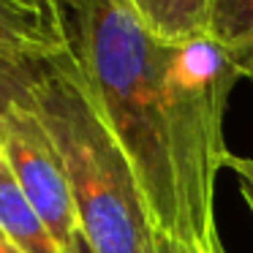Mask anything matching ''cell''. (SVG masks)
<instances>
[{
	"mask_svg": "<svg viewBox=\"0 0 253 253\" xmlns=\"http://www.w3.org/2000/svg\"><path fill=\"white\" fill-rule=\"evenodd\" d=\"M68 46L133 166L158 231L191 251L220 242L215 182L226 169V106L242 79L212 39L161 41L126 0H74Z\"/></svg>",
	"mask_w": 253,
	"mask_h": 253,
	"instance_id": "cell-1",
	"label": "cell"
},
{
	"mask_svg": "<svg viewBox=\"0 0 253 253\" xmlns=\"http://www.w3.org/2000/svg\"><path fill=\"white\" fill-rule=\"evenodd\" d=\"M33 106L52 133L93 253H150L153 218L126 150L68 52L52 57Z\"/></svg>",
	"mask_w": 253,
	"mask_h": 253,
	"instance_id": "cell-2",
	"label": "cell"
},
{
	"mask_svg": "<svg viewBox=\"0 0 253 253\" xmlns=\"http://www.w3.org/2000/svg\"><path fill=\"white\" fill-rule=\"evenodd\" d=\"M0 155L57 245L66 253H93L82 231L63 155L33 104L17 106L6 117L0 131Z\"/></svg>",
	"mask_w": 253,
	"mask_h": 253,
	"instance_id": "cell-3",
	"label": "cell"
},
{
	"mask_svg": "<svg viewBox=\"0 0 253 253\" xmlns=\"http://www.w3.org/2000/svg\"><path fill=\"white\" fill-rule=\"evenodd\" d=\"M0 52L30 57L68 52L66 11L36 0H0Z\"/></svg>",
	"mask_w": 253,
	"mask_h": 253,
	"instance_id": "cell-4",
	"label": "cell"
},
{
	"mask_svg": "<svg viewBox=\"0 0 253 253\" xmlns=\"http://www.w3.org/2000/svg\"><path fill=\"white\" fill-rule=\"evenodd\" d=\"M0 234L19 253H66L0 155Z\"/></svg>",
	"mask_w": 253,
	"mask_h": 253,
	"instance_id": "cell-5",
	"label": "cell"
},
{
	"mask_svg": "<svg viewBox=\"0 0 253 253\" xmlns=\"http://www.w3.org/2000/svg\"><path fill=\"white\" fill-rule=\"evenodd\" d=\"M136 19L161 41H191L210 36L218 0H126Z\"/></svg>",
	"mask_w": 253,
	"mask_h": 253,
	"instance_id": "cell-6",
	"label": "cell"
},
{
	"mask_svg": "<svg viewBox=\"0 0 253 253\" xmlns=\"http://www.w3.org/2000/svg\"><path fill=\"white\" fill-rule=\"evenodd\" d=\"M210 36L231 55L242 79L253 82V0H218Z\"/></svg>",
	"mask_w": 253,
	"mask_h": 253,
	"instance_id": "cell-7",
	"label": "cell"
},
{
	"mask_svg": "<svg viewBox=\"0 0 253 253\" xmlns=\"http://www.w3.org/2000/svg\"><path fill=\"white\" fill-rule=\"evenodd\" d=\"M52 57H30L0 52V131L17 106L33 104L36 87L41 84Z\"/></svg>",
	"mask_w": 253,
	"mask_h": 253,
	"instance_id": "cell-8",
	"label": "cell"
},
{
	"mask_svg": "<svg viewBox=\"0 0 253 253\" xmlns=\"http://www.w3.org/2000/svg\"><path fill=\"white\" fill-rule=\"evenodd\" d=\"M150 253H193L191 248L185 245V242L174 240L171 234H166V231H153V251Z\"/></svg>",
	"mask_w": 253,
	"mask_h": 253,
	"instance_id": "cell-9",
	"label": "cell"
},
{
	"mask_svg": "<svg viewBox=\"0 0 253 253\" xmlns=\"http://www.w3.org/2000/svg\"><path fill=\"white\" fill-rule=\"evenodd\" d=\"M226 169H231L237 174V180H245L253 185V158H242V155L229 153L226 158Z\"/></svg>",
	"mask_w": 253,
	"mask_h": 253,
	"instance_id": "cell-10",
	"label": "cell"
},
{
	"mask_svg": "<svg viewBox=\"0 0 253 253\" xmlns=\"http://www.w3.org/2000/svg\"><path fill=\"white\" fill-rule=\"evenodd\" d=\"M237 182H240V193H242V199H245L248 210H251V215H253V185L245 180H237Z\"/></svg>",
	"mask_w": 253,
	"mask_h": 253,
	"instance_id": "cell-11",
	"label": "cell"
},
{
	"mask_svg": "<svg viewBox=\"0 0 253 253\" xmlns=\"http://www.w3.org/2000/svg\"><path fill=\"white\" fill-rule=\"evenodd\" d=\"M36 3H44V6L60 8V11H68V8L74 6V0H36Z\"/></svg>",
	"mask_w": 253,
	"mask_h": 253,
	"instance_id": "cell-12",
	"label": "cell"
},
{
	"mask_svg": "<svg viewBox=\"0 0 253 253\" xmlns=\"http://www.w3.org/2000/svg\"><path fill=\"white\" fill-rule=\"evenodd\" d=\"M0 253H19V251H17V248H14L11 242L6 240V237L0 234Z\"/></svg>",
	"mask_w": 253,
	"mask_h": 253,
	"instance_id": "cell-13",
	"label": "cell"
},
{
	"mask_svg": "<svg viewBox=\"0 0 253 253\" xmlns=\"http://www.w3.org/2000/svg\"><path fill=\"white\" fill-rule=\"evenodd\" d=\"M193 253H226V245L218 242V245H212V248H202V251H193Z\"/></svg>",
	"mask_w": 253,
	"mask_h": 253,
	"instance_id": "cell-14",
	"label": "cell"
}]
</instances>
